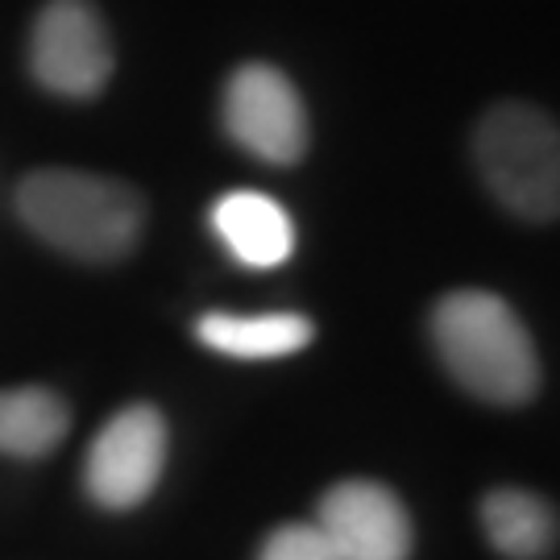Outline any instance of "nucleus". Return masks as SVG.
Returning <instances> with one entry per match:
<instances>
[{
	"mask_svg": "<svg viewBox=\"0 0 560 560\" xmlns=\"http://www.w3.org/2000/svg\"><path fill=\"white\" fill-rule=\"evenodd\" d=\"M432 345L448 378L490 407H523L540 395L536 340L520 312L494 291H448L432 307Z\"/></svg>",
	"mask_w": 560,
	"mask_h": 560,
	"instance_id": "f257e3e1",
	"label": "nucleus"
},
{
	"mask_svg": "<svg viewBox=\"0 0 560 560\" xmlns=\"http://www.w3.org/2000/svg\"><path fill=\"white\" fill-rule=\"evenodd\" d=\"M18 217L59 254L117 261L141 237L145 203L120 179L88 171H34L18 187Z\"/></svg>",
	"mask_w": 560,
	"mask_h": 560,
	"instance_id": "f03ea898",
	"label": "nucleus"
},
{
	"mask_svg": "<svg viewBox=\"0 0 560 560\" xmlns=\"http://www.w3.org/2000/svg\"><path fill=\"white\" fill-rule=\"evenodd\" d=\"M469 145L499 208L527 224L560 221V125L552 113L527 101L490 104Z\"/></svg>",
	"mask_w": 560,
	"mask_h": 560,
	"instance_id": "7ed1b4c3",
	"label": "nucleus"
},
{
	"mask_svg": "<svg viewBox=\"0 0 560 560\" xmlns=\"http://www.w3.org/2000/svg\"><path fill=\"white\" fill-rule=\"evenodd\" d=\"M224 133L237 141L245 154L270 166H295L307 154V108L295 83L270 62L237 67L221 96Z\"/></svg>",
	"mask_w": 560,
	"mask_h": 560,
	"instance_id": "20e7f679",
	"label": "nucleus"
},
{
	"mask_svg": "<svg viewBox=\"0 0 560 560\" xmlns=\"http://www.w3.org/2000/svg\"><path fill=\"white\" fill-rule=\"evenodd\" d=\"M30 67L46 92L88 101L113 75V38L88 0H50L34 21Z\"/></svg>",
	"mask_w": 560,
	"mask_h": 560,
	"instance_id": "39448f33",
	"label": "nucleus"
},
{
	"mask_svg": "<svg viewBox=\"0 0 560 560\" xmlns=\"http://www.w3.org/2000/svg\"><path fill=\"white\" fill-rule=\"evenodd\" d=\"M166 465V420L159 407L138 402L104 423L83 460V486L92 502L108 511H129L154 494Z\"/></svg>",
	"mask_w": 560,
	"mask_h": 560,
	"instance_id": "423d86ee",
	"label": "nucleus"
},
{
	"mask_svg": "<svg viewBox=\"0 0 560 560\" xmlns=\"http://www.w3.org/2000/svg\"><path fill=\"white\" fill-rule=\"evenodd\" d=\"M316 527L340 560H411L416 548L402 499L374 478L337 481L316 506Z\"/></svg>",
	"mask_w": 560,
	"mask_h": 560,
	"instance_id": "0eeeda50",
	"label": "nucleus"
},
{
	"mask_svg": "<svg viewBox=\"0 0 560 560\" xmlns=\"http://www.w3.org/2000/svg\"><path fill=\"white\" fill-rule=\"evenodd\" d=\"M212 229L224 249L254 270H275L295 249V224L287 208L261 191H229L212 203Z\"/></svg>",
	"mask_w": 560,
	"mask_h": 560,
	"instance_id": "6e6552de",
	"label": "nucleus"
},
{
	"mask_svg": "<svg viewBox=\"0 0 560 560\" xmlns=\"http://www.w3.org/2000/svg\"><path fill=\"white\" fill-rule=\"evenodd\" d=\"M196 337L203 349L237 361H275L291 358L312 345L316 324L300 312H261V316H237V312H208L196 320Z\"/></svg>",
	"mask_w": 560,
	"mask_h": 560,
	"instance_id": "1a4fd4ad",
	"label": "nucleus"
},
{
	"mask_svg": "<svg viewBox=\"0 0 560 560\" xmlns=\"http://www.w3.org/2000/svg\"><path fill=\"white\" fill-rule=\"evenodd\" d=\"M478 515L490 548L506 560H544L560 540L557 506L523 486H494Z\"/></svg>",
	"mask_w": 560,
	"mask_h": 560,
	"instance_id": "9d476101",
	"label": "nucleus"
},
{
	"mask_svg": "<svg viewBox=\"0 0 560 560\" xmlns=\"http://www.w3.org/2000/svg\"><path fill=\"white\" fill-rule=\"evenodd\" d=\"M71 428L67 402L46 386H18L0 390V453L34 460L55 453Z\"/></svg>",
	"mask_w": 560,
	"mask_h": 560,
	"instance_id": "9b49d317",
	"label": "nucleus"
},
{
	"mask_svg": "<svg viewBox=\"0 0 560 560\" xmlns=\"http://www.w3.org/2000/svg\"><path fill=\"white\" fill-rule=\"evenodd\" d=\"M258 560H340L316 523H282L258 548Z\"/></svg>",
	"mask_w": 560,
	"mask_h": 560,
	"instance_id": "f8f14e48",
	"label": "nucleus"
}]
</instances>
